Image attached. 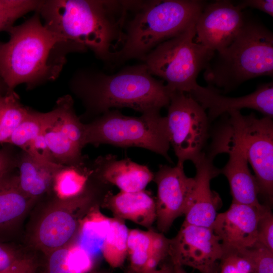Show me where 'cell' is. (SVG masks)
<instances>
[{"label": "cell", "mask_w": 273, "mask_h": 273, "mask_svg": "<svg viewBox=\"0 0 273 273\" xmlns=\"http://www.w3.org/2000/svg\"><path fill=\"white\" fill-rule=\"evenodd\" d=\"M10 147L0 149V177L16 167V156Z\"/></svg>", "instance_id": "33"}, {"label": "cell", "mask_w": 273, "mask_h": 273, "mask_svg": "<svg viewBox=\"0 0 273 273\" xmlns=\"http://www.w3.org/2000/svg\"><path fill=\"white\" fill-rule=\"evenodd\" d=\"M99 273H109V272H99Z\"/></svg>", "instance_id": "40"}, {"label": "cell", "mask_w": 273, "mask_h": 273, "mask_svg": "<svg viewBox=\"0 0 273 273\" xmlns=\"http://www.w3.org/2000/svg\"><path fill=\"white\" fill-rule=\"evenodd\" d=\"M226 164L219 169L220 174L227 178L229 183L232 202L261 207L258 186L248 166V162L242 154L236 151L228 153Z\"/></svg>", "instance_id": "20"}, {"label": "cell", "mask_w": 273, "mask_h": 273, "mask_svg": "<svg viewBox=\"0 0 273 273\" xmlns=\"http://www.w3.org/2000/svg\"><path fill=\"white\" fill-rule=\"evenodd\" d=\"M256 240V245L273 251V215L268 205L259 219Z\"/></svg>", "instance_id": "30"}, {"label": "cell", "mask_w": 273, "mask_h": 273, "mask_svg": "<svg viewBox=\"0 0 273 273\" xmlns=\"http://www.w3.org/2000/svg\"><path fill=\"white\" fill-rule=\"evenodd\" d=\"M223 255L220 242L210 227L183 223L177 235L170 239L168 255L173 265L214 273Z\"/></svg>", "instance_id": "11"}, {"label": "cell", "mask_w": 273, "mask_h": 273, "mask_svg": "<svg viewBox=\"0 0 273 273\" xmlns=\"http://www.w3.org/2000/svg\"><path fill=\"white\" fill-rule=\"evenodd\" d=\"M212 134L208 157L213 160L217 155L232 151L240 153L254 172L259 195L270 203L273 198L272 118H258L252 113L242 115L231 110Z\"/></svg>", "instance_id": "6"}, {"label": "cell", "mask_w": 273, "mask_h": 273, "mask_svg": "<svg viewBox=\"0 0 273 273\" xmlns=\"http://www.w3.org/2000/svg\"><path fill=\"white\" fill-rule=\"evenodd\" d=\"M19 258L11 247L0 243V271L8 268Z\"/></svg>", "instance_id": "36"}, {"label": "cell", "mask_w": 273, "mask_h": 273, "mask_svg": "<svg viewBox=\"0 0 273 273\" xmlns=\"http://www.w3.org/2000/svg\"><path fill=\"white\" fill-rule=\"evenodd\" d=\"M272 74L273 33L246 15L234 40L223 50L215 52L203 77L208 85L226 93L247 80Z\"/></svg>", "instance_id": "5"}, {"label": "cell", "mask_w": 273, "mask_h": 273, "mask_svg": "<svg viewBox=\"0 0 273 273\" xmlns=\"http://www.w3.org/2000/svg\"><path fill=\"white\" fill-rule=\"evenodd\" d=\"M196 175L190 194L183 223L210 227L222 206L218 193L211 190V180L220 174L213 159L203 153L194 164Z\"/></svg>", "instance_id": "16"}, {"label": "cell", "mask_w": 273, "mask_h": 273, "mask_svg": "<svg viewBox=\"0 0 273 273\" xmlns=\"http://www.w3.org/2000/svg\"><path fill=\"white\" fill-rule=\"evenodd\" d=\"M94 258L76 243L48 254L45 273H94Z\"/></svg>", "instance_id": "23"}, {"label": "cell", "mask_w": 273, "mask_h": 273, "mask_svg": "<svg viewBox=\"0 0 273 273\" xmlns=\"http://www.w3.org/2000/svg\"><path fill=\"white\" fill-rule=\"evenodd\" d=\"M103 204L115 218L129 220L142 226L150 228L156 221L155 199L148 191L134 192H111L103 200Z\"/></svg>", "instance_id": "19"}, {"label": "cell", "mask_w": 273, "mask_h": 273, "mask_svg": "<svg viewBox=\"0 0 273 273\" xmlns=\"http://www.w3.org/2000/svg\"><path fill=\"white\" fill-rule=\"evenodd\" d=\"M100 195L92 192L73 199H59L51 206L35 229L34 239L37 246L48 254L71 243L85 209Z\"/></svg>", "instance_id": "10"}, {"label": "cell", "mask_w": 273, "mask_h": 273, "mask_svg": "<svg viewBox=\"0 0 273 273\" xmlns=\"http://www.w3.org/2000/svg\"><path fill=\"white\" fill-rule=\"evenodd\" d=\"M39 0H0V32L8 31L15 22L26 14L36 11Z\"/></svg>", "instance_id": "28"}, {"label": "cell", "mask_w": 273, "mask_h": 273, "mask_svg": "<svg viewBox=\"0 0 273 273\" xmlns=\"http://www.w3.org/2000/svg\"><path fill=\"white\" fill-rule=\"evenodd\" d=\"M170 239L152 230H129L127 255L132 271L147 272L155 270L168 255Z\"/></svg>", "instance_id": "18"}, {"label": "cell", "mask_w": 273, "mask_h": 273, "mask_svg": "<svg viewBox=\"0 0 273 273\" xmlns=\"http://www.w3.org/2000/svg\"><path fill=\"white\" fill-rule=\"evenodd\" d=\"M28 108L20 102L14 90L8 91L0 100V144H7L26 116Z\"/></svg>", "instance_id": "26"}, {"label": "cell", "mask_w": 273, "mask_h": 273, "mask_svg": "<svg viewBox=\"0 0 273 273\" xmlns=\"http://www.w3.org/2000/svg\"><path fill=\"white\" fill-rule=\"evenodd\" d=\"M11 170L0 177V231L13 226L34 199L21 189L17 174Z\"/></svg>", "instance_id": "22"}, {"label": "cell", "mask_w": 273, "mask_h": 273, "mask_svg": "<svg viewBox=\"0 0 273 273\" xmlns=\"http://www.w3.org/2000/svg\"><path fill=\"white\" fill-rule=\"evenodd\" d=\"M205 110L211 122L231 110L249 108L261 113L264 117H273L272 82L259 85L253 93L240 97L224 96L216 88L198 84L189 94Z\"/></svg>", "instance_id": "15"}, {"label": "cell", "mask_w": 273, "mask_h": 273, "mask_svg": "<svg viewBox=\"0 0 273 273\" xmlns=\"http://www.w3.org/2000/svg\"><path fill=\"white\" fill-rule=\"evenodd\" d=\"M171 273H172V272H171Z\"/></svg>", "instance_id": "41"}, {"label": "cell", "mask_w": 273, "mask_h": 273, "mask_svg": "<svg viewBox=\"0 0 273 273\" xmlns=\"http://www.w3.org/2000/svg\"><path fill=\"white\" fill-rule=\"evenodd\" d=\"M165 116L170 146L177 164H194L204 153L209 133L207 114L189 94L172 92Z\"/></svg>", "instance_id": "9"}, {"label": "cell", "mask_w": 273, "mask_h": 273, "mask_svg": "<svg viewBox=\"0 0 273 273\" xmlns=\"http://www.w3.org/2000/svg\"><path fill=\"white\" fill-rule=\"evenodd\" d=\"M195 23L160 43L143 59L150 73L161 78L170 92L189 94L215 52L195 41Z\"/></svg>", "instance_id": "8"}, {"label": "cell", "mask_w": 273, "mask_h": 273, "mask_svg": "<svg viewBox=\"0 0 273 273\" xmlns=\"http://www.w3.org/2000/svg\"><path fill=\"white\" fill-rule=\"evenodd\" d=\"M266 206L256 207L232 202L227 210L217 213L210 228L218 238L223 254L256 245L257 223Z\"/></svg>", "instance_id": "14"}, {"label": "cell", "mask_w": 273, "mask_h": 273, "mask_svg": "<svg viewBox=\"0 0 273 273\" xmlns=\"http://www.w3.org/2000/svg\"><path fill=\"white\" fill-rule=\"evenodd\" d=\"M174 273H187L182 266L178 265H173Z\"/></svg>", "instance_id": "39"}, {"label": "cell", "mask_w": 273, "mask_h": 273, "mask_svg": "<svg viewBox=\"0 0 273 273\" xmlns=\"http://www.w3.org/2000/svg\"><path fill=\"white\" fill-rule=\"evenodd\" d=\"M214 273H253L249 262L238 252L223 254Z\"/></svg>", "instance_id": "32"}, {"label": "cell", "mask_w": 273, "mask_h": 273, "mask_svg": "<svg viewBox=\"0 0 273 273\" xmlns=\"http://www.w3.org/2000/svg\"><path fill=\"white\" fill-rule=\"evenodd\" d=\"M93 162L99 178L116 186L120 191H143L153 180L154 174L147 166L128 158L119 159L116 155L107 154L99 156Z\"/></svg>", "instance_id": "17"}, {"label": "cell", "mask_w": 273, "mask_h": 273, "mask_svg": "<svg viewBox=\"0 0 273 273\" xmlns=\"http://www.w3.org/2000/svg\"><path fill=\"white\" fill-rule=\"evenodd\" d=\"M0 42V78L9 91L21 84L32 89L57 79L72 53L70 47L42 22L39 13L12 27Z\"/></svg>", "instance_id": "3"}, {"label": "cell", "mask_w": 273, "mask_h": 273, "mask_svg": "<svg viewBox=\"0 0 273 273\" xmlns=\"http://www.w3.org/2000/svg\"><path fill=\"white\" fill-rule=\"evenodd\" d=\"M245 16L230 1L207 3L195 23V41L214 52L223 50L238 34Z\"/></svg>", "instance_id": "12"}, {"label": "cell", "mask_w": 273, "mask_h": 273, "mask_svg": "<svg viewBox=\"0 0 273 273\" xmlns=\"http://www.w3.org/2000/svg\"><path fill=\"white\" fill-rule=\"evenodd\" d=\"M154 174L157 187L156 221L158 230L164 233L177 218L185 214L194 179L187 176L184 165L178 164L160 165Z\"/></svg>", "instance_id": "13"}, {"label": "cell", "mask_w": 273, "mask_h": 273, "mask_svg": "<svg viewBox=\"0 0 273 273\" xmlns=\"http://www.w3.org/2000/svg\"><path fill=\"white\" fill-rule=\"evenodd\" d=\"M128 233L129 229L123 220L111 218L101 254L108 264L113 268L121 266L127 256Z\"/></svg>", "instance_id": "25"}, {"label": "cell", "mask_w": 273, "mask_h": 273, "mask_svg": "<svg viewBox=\"0 0 273 273\" xmlns=\"http://www.w3.org/2000/svg\"><path fill=\"white\" fill-rule=\"evenodd\" d=\"M62 166L43 165L22 151L16 160L21 189L33 199L44 194L52 188L55 176Z\"/></svg>", "instance_id": "21"}, {"label": "cell", "mask_w": 273, "mask_h": 273, "mask_svg": "<svg viewBox=\"0 0 273 273\" xmlns=\"http://www.w3.org/2000/svg\"><path fill=\"white\" fill-rule=\"evenodd\" d=\"M242 10L251 8L262 11L270 16H273L272 0H245L236 4Z\"/></svg>", "instance_id": "35"}, {"label": "cell", "mask_w": 273, "mask_h": 273, "mask_svg": "<svg viewBox=\"0 0 273 273\" xmlns=\"http://www.w3.org/2000/svg\"><path fill=\"white\" fill-rule=\"evenodd\" d=\"M37 162L47 166L59 165L54 160L42 132L22 150Z\"/></svg>", "instance_id": "31"}, {"label": "cell", "mask_w": 273, "mask_h": 273, "mask_svg": "<svg viewBox=\"0 0 273 273\" xmlns=\"http://www.w3.org/2000/svg\"><path fill=\"white\" fill-rule=\"evenodd\" d=\"M172 272V269L166 265L163 266L160 269H156L153 271L147 272H134L131 271V273H171Z\"/></svg>", "instance_id": "37"}, {"label": "cell", "mask_w": 273, "mask_h": 273, "mask_svg": "<svg viewBox=\"0 0 273 273\" xmlns=\"http://www.w3.org/2000/svg\"><path fill=\"white\" fill-rule=\"evenodd\" d=\"M207 3L199 0L131 1L122 46L113 62L141 60L160 43L196 23Z\"/></svg>", "instance_id": "4"}, {"label": "cell", "mask_w": 273, "mask_h": 273, "mask_svg": "<svg viewBox=\"0 0 273 273\" xmlns=\"http://www.w3.org/2000/svg\"><path fill=\"white\" fill-rule=\"evenodd\" d=\"M160 111H152L139 116L123 114L117 109L109 110L84 123L85 146L102 144L149 150L172 162L168 154L170 147L165 116Z\"/></svg>", "instance_id": "7"}, {"label": "cell", "mask_w": 273, "mask_h": 273, "mask_svg": "<svg viewBox=\"0 0 273 273\" xmlns=\"http://www.w3.org/2000/svg\"><path fill=\"white\" fill-rule=\"evenodd\" d=\"M164 82L151 75L143 63L113 74L80 68L73 73L68 84L84 107L80 120L88 122L118 108H130L141 114L160 111L169 105L171 94Z\"/></svg>", "instance_id": "2"}, {"label": "cell", "mask_w": 273, "mask_h": 273, "mask_svg": "<svg viewBox=\"0 0 273 273\" xmlns=\"http://www.w3.org/2000/svg\"><path fill=\"white\" fill-rule=\"evenodd\" d=\"M8 91L9 90L7 87L2 80L0 78V100Z\"/></svg>", "instance_id": "38"}, {"label": "cell", "mask_w": 273, "mask_h": 273, "mask_svg": "<svg viewBox=\"0 0 273 273\" xmlns=\"http://www.w3.org/2000/svg\"><path fill=\"white\" fill-rule=\"evenodd\" d=\"M43 112L28 108L27 113L13 132L7 144L22 150L42 132Z\"/></svg>", "instance_id": "27"}, {"label": "cell", "mask_w": 273, "mask_h": 273, "mask_svg": "<svg viewBox=\"0 0 273 273\" xmlns=\"http://www.w3.org/2000/svg\"><path fill=\"white\" fill-rule=\"evenodd\" d=\"M238 253L249 262L253 273H273V251L256 245Z\"/></svg>", "instance_id": "29"}, {"label": "cell", "mask_w": 273, "mask_h": 273, "mask_svg": "<svg viewBox=\"0 0 273 273\" xmlns=\"http://www.w3.org/2000/svg\"><path fill=\"white\" fill-rule=\"evenodd\" d=\"M33 260L27 258H19L12 265L0 273H34Z\"/></svg>", "instance_id": "34"}, {"label": "cell", "mask_w": 273, "mask_h": 273, "mask_svg": "<svg viewBox=\"0 0 273 273\" xmlns=\"http://www.w3.org/2000/svg\"><path fill=\"white\" fill-rule=\"evenodd\" d=\"M131 1L43 0L37 10L43 24L73 52L92 51L113 61L122 46Z\"/></svg>", "instance_id": "1"}, {"label": "cell", "mask_w": 273, "mask_h": 273, "mask_svg": "<svg viewBox=\"0 0 273 273\" xmlns=\"http://www.w3.org/2000/svg\"><path fill=\"white\" fill-rule=\"evenodd\" d=\"M91 209L80 220L76 242L95 258L101 253L111 218L105 215L97 207Z\"/></svg>", "instance_id": "24"}]
</instances>
